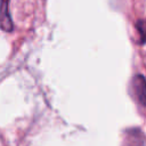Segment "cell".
Instances as JSON below:
<instances>
[{
	"instance_id": "6da1fadb",
	"label": "cell",
	"mask_w": 146,
	"mask_h": 146,
	"mask_svg": "<svg viewBox=\"0 0 146 146\" xmlns=\"http://www.w3.org/2000/svg\"><path fill=\"white\" fill-rule=\"evenodd\" d=\"M135 90H136V94H137V96L139 98L140 104L144 105V99H145V81H144L143 75L136 76V79H135Z\"/></svg>"
}]
</instances>
